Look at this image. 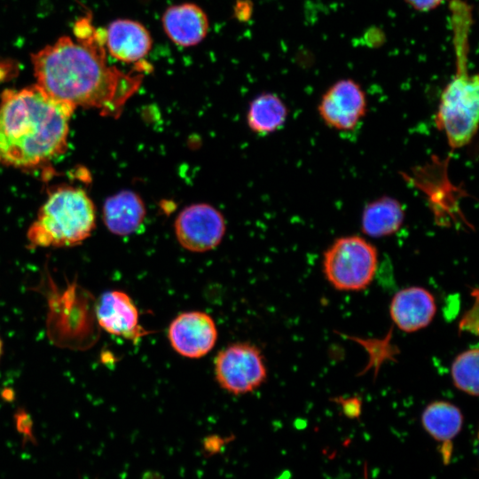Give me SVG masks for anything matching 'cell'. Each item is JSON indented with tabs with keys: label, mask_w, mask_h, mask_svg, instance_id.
<instances>
[{
	"label": "cell",
	"mask_w": 479,
	"mask_h": 479,
	"mask_svg": "<svg viewBox=\"0 0 479 479\" xmlns=\"http://www.w3.org/2000/svg\"><path fill=\"white\" fill-rule=\"evenodd\" d=\"M105 45L115 59L137 63L151 51L153 40L147 28L140 22L118 19L105 29Z\"/></svg>",
	"instance_id": "cell-12"
},
{
	"label": "cell",
	"mask_w": 479,
	"mask_h": 479,
	"mask_svg": "<svg viewBox=\"0 0 479 479\" xmlns=\"http://www.w3.org/2000/svg\"><path fill=\"white\" fill-rule=\"evenodd\" d=\"M96 318L106 332L130 341H137L146 332L139 325L138 310L132 299L124 292L112 290L99 297Z\"/></svg>",
	"instance_id": "cell-10"
},
{
	"label": "cell",
	"mask_w": 479,
	"mask_h": 479,
	"mask_svg": "<svg viewBox=\"0 0 479 479\" xmlns=\"http://www.w3.org/2000/svg\"><path fill=\"white\" fill-rule=\"evenodd\" d=\"M168 338L179 355L199 358L214 348L217 329L213 318L203 311H186L177 315L169 324Z\"/></svg>",
	"instance_id": "cell-9"
},
{
	"label": "cell",
	"mask_w": 479,
	"mask_h": 479,
	"mask_svg": "<svg viewBox=\"0 0 479 479\" xmlns=\"http://www.w3.org/2000/svg\"><path fill=\"white\" fill-rule=\"evenodd\" d=\"M146 215L141 197L132 191H122L110 196L103 206V219L114 234L125 236L135 232Z\"/></svg>",
	"instance_id": "cell-14"
},
{
	"label": "cell",
	"mask_w": 479,
	"mask_h": 479,
	"mask_svg": "<svg viewBox=\"0 0 479 479\" xmlns=\"http://www.w3.org/2000/svg\"><path fill=\"white\" fill-rule=\"evenodd\" d=\"M463 422L464 417L460 409L443 400L428 404L421 414L423 428L440 443L452 441L461 431Z\"/></svg>",
	"instance_id": "cell-16"
},
{
	"label": "cell",
	"mask_w": 479,
	"mask_h": 479,
	"mask_svg": "<svg viewBox=\"0 0 479 479\" xmlns=\"http://www.w3.org/2000/svg\"><path fill=\"white\" fill-rule=\"evenodd\" d=\"M175 234L185 249L202 253L217 247L225 232L223 215L213 206L196 203L185 207L177 216Z\"/></svg>",
	"instance_id": "cell-7"
},
{
	"label": "cell",
	"mask_w": 479,
	"mask_h": 479,
	"mask_svg": "<svg viewBox=\"0 0 479 479\" xmlns=\"http://www.w3.org/2000/svg\"><path fill=\"white\" fill-rule=\"evenodd\" d=\"M444 0H404V2L419 12H428L439 7Z\"/></svg>",
	"instance_id": "cell-20"
},
{
	"label": "cell",
	"mask_w": 479,
	"mask_h": 479,
	"mask_svg": "<svg viewBox=\"0 0 479 479\" xmlns=\"http://www.w3.org/2000/svg\"><path fill=\"white\" fill-rule=\"evenodd\" d=\"M457 51V72L441 94L435 117L452 149L468 145L478 126V76L468 73L465 51L462 56L458 48Z\"/></svg>",
	"instance_id": "cell-4"
},
{
	"label": "cell",
	"mask_w": 479,
	"mask_h": 479,
	"mask_svg": "<svg viewBox=\"0 0 479 479\" xmlns=\"http://www.w3.org/2000/svg\"><path fill=\"white\" fill-rule=\"evenodd\" d=\"M167 36L183 47L197 45L207 36L209 23L206 12L193 3L171 5L161 18Z\"/></svg>",
	"instance_id": "cell-13"
},
{
	"label": "cell",
	"mask_w": 479,
	"mask_h": 479,
	"mask_svg": "<svg viewBox=\"0 0 479 479\" xmlns=\"http://www.w3.org/2000/svg\"><path fill=\"white\" fill-rule=\"evenodd\" d=\"M75 39L59 38L31 55L36 84L52 98L75 108L98 109L117 118L127 101L138 90L143 74L139 67L124 73L109 66L105 29H97L90 17L74 27Z\"/></svg>",
	"instance_id": "cell-1"
},
{
	"label": "cell",
	"mask_w": 479,
	"mask_h": 479,
	"mask_svg": "<svg viewBox=\"0 0 479 479\" xmlns=\"http://www.w3.org/2000/svg\"><path fill=\"white\" fill-rule=\"evenodd\" d=\"M2 355H3V342H2V339L0 338V359H1Z\"/></svg>",
	"instance_id": "cell-24"
},
{
	"label": "cell",
	"mask_w": 479,
	"mask_h": 479,
	"mask_svg": "<svg viewBox=\"0 0 479 479\" xmlns=\"http://www.w3.org/2000/svg\"><path fill=\"white\" fill-rule=\"evenodd\" d=\"M228 441L216 435L209 436L203 440V449L208 456H213L220 452Z\"/></svg>",
	"instance_id": "cell-19"
},
{
	"label": "cell",
	"mask_w": 479,
	"mask_h": 479,
	"mask_svg": "<svg viewBox=\"0 0 479 479\" xmlns=\"http://www.w3.org/2000/svg\"><path fill=\"white\" fill-rule=\"evenodd\" d=\"M343 411L347 417L351 419L357 418L360 414V404L357 400H351L345 403Z\"/></svg>",
	"instance_id": "cell-21"
},
{
	"label": "cell",
	"mask_w": 479,
	"mask_h": 479,
	"mask_svg": "<svg viewBox=\"0 0 479 479\" xmlns=\"http://www.w3.org/2000/svg\"><path fill=\"white\" fill-rule=\"evenodd\" d=\"M452 442H444L442 443V447L440 449V453L442 456L443 463L444 465H448L451 461L452 454Z\"/></svg>",
	"instance_id": "cell-22"
},
{
	"label": "cell",
	"mask_w": 479,
	"mask_h": 479,
	"mask_svg": "<svg viewBox=\"0 0 479 479\" xmlns=\"http://www.w3.org/2000/svg\"><path fill=\"white\" fill-rule=\"evenodd\" d=\"M143 479H162L161 475L154 471H147L144 476Z\"/></svg>",
	"instance_id": "cell-23"
},
{
	"label": "cell",
	"mask_w": 479,
	"mask_h": 479,
	"mask_svg": "<svg viewBox=\"0 0 479 479\" xmlns=\"http://www.w3.org/2000/svg\"><path fill=\"white\" fill-rule=\"evenodd\" d=\"M92 200L81 188L61 187L51 192L27 231L33 247H70L86 240L95 227Z\"/></svg>",
	"instance_id": "cell-3"
},
{
	"label": "cell",
	"mask_w": 479,
	"mask_h": 479,
	"mask_svg": "<svg viewBox=\"0 0 479 479\" xmlns=\"http://www.w3.org/2000/svg\"><path fill=\"white\" fill-rule=\"evenodd\" d=\"M478 357L477 348L468 349L459 354L451 367L454 386L460 391L473 397L478 396Z\"/></svg>",
	"instance_id": "cell-18"
},
{
	"label": "cell",
	"mask_w": 479,
	"mask_h": 479,
	"mask_svg": "<svg viewBox=\"0 0 479 479\" xmlns=\"http://www.w3.org/2000/svg\"><path fill=\"white\" fill-rule=\"evenodd\" d=\"M287 116V106L278 96L263 93L250 103L247 121L252 131L268 134L279 129Z\"/></svg>",
	"instance_id": "cell-17"
},
{
	"label": "cell",
	"mask_w": 479,
	"mask_h": 479,
	"mask_svg": "<svg viewBox=\"0 0 479 479\" xmlns=\"http://www.w3.org/2000/svg\"><path fill=\"white\" fill-rule=\"evenodd\" d=\"M318 110L328 127L342 131L351 130L365 114V91L351 79L339 80L323 94Z\"/></svg>",
	"instance_id": "cell-8"
},
{
	"label": "cell",
	"mask_w": 479,
	"mask_h": 479,
	"mask_svg": "<svg viewBox=\"0 0 479 479\" xmlns=\"http://www.w3.org/2000/svg\"><path fill=\"white\" fill-rule=\"evenodd\" d=\"M75 109L37 84L4 90L0 100V164L33 168L63 153Z\"/></svg>",
	"instance_id": "cell-2"
},
{
	"label": "cell",
	"mask_w": 479,
	"mask_h": 479,
	"mask_svg": "<svg viewBox=\"0 0 479 479\" xmlns=\"http://www.w3.org/2000/svg\"><path fill=\"white\" fill-rule=\"evenodd\" d=\"M436 313L434 295L421 287H410L397 292L389 305L391 319L405 333L425 328L431 323Z\"/></svg>",
	"instance_id": "cell-11"
},
{
	"label": "cell",
	"mask_w": 479,
	"mask_h": 479,
	"mask_svg": "<svg viewBox=\"0 0 479 479\" xmlns=\"http://www.w3.org/2000/svg\"><path fill=\"white\" fill-rule=\"evenodd\" d=\"M404 220V209L396 199L384 196L368 203L362 214L361 228L365 234L382 238L396 233Z\"/></svg>",
	"instance_id": "cell-15"
},
{
	"label": "cell",
	"mask_w": 479,
	"mask_h": 479,
	"mask_svg": "<svg viewBox=\"0 0 479 479\" xmlns=\"http://www.w3.org/2000/svg\"><path fill=\"white\" fill-rule=\"evenodd\" d=\"M219 386L229 393L241 395L260 387L267 370L260 349L249 342H235L223 349L215 360Z\"/></svg>",
	"instance_id": "cell-6"
},
{
	"label": "cell",
	"mask_w": 479,
	"mask_h": 479,
	"mask_svg": "<svg viewBox=\"0 0 479 479\" xmlns=\"http://www.w3.org/2000/svg\"><path fill=\"white\" fill-rule=\"evenodd\" d=\"M323 272L340 291H360L373 281L378 267L376 247L363 237L344 236L324 252Z\"/></svg>",
	"instance_id": "cell-5"
}]
</instances>
